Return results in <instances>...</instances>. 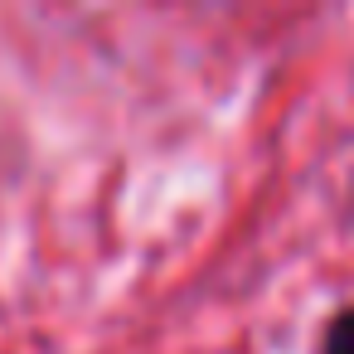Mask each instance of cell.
I'll list each match as a JSON object with an SVG mask.
<instances>
[{
    "mask_svg": "<svg viewBox=\"0 0 354 354\" xmlns=\"http://www.w3.org/2000/svg\"><path fill=\"white\" fill-rule=\"evenodd\" d=\"M315 354H354V301L330 310V320L315 335Z\"/></svg>",
    "mask_w": 354,
    "mask_h": 354,
    "instance_id": "cell-1",
    "label": "cell"
}]
</instances>
